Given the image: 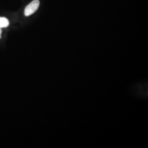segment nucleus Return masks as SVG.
I'll use <instances>...</instances> for the list:
<instances>
[{"label": "nucleus", "instance_id": "obj_1", "mask_svg": "<svg viewBox=\"0 0 148 148\" xmlns=\"http://www.w3.org/2000/svg\"><path fill=\"white\" fill-rule=\"evenodd\" d=\"M39 0H34L30 3L27 5L24 11L25 16H28L34 14L35 12L37 11L40 6Z\"/></svg>", "mask_w": 148, "mask_h": 148}, {"label": "nucleus", "instance_id": "obj_3", "mask_svg": "<svg viewBox=\"0 0 148 148\" xmlns=\"http://www.w3.org/2000/svg\"><path fill=\"white\" fill-rule=\"evenodd\" d=\"M1 34H2V30H1V28H0V38H1Z\"/></svg>", "mask_w": 148, "mask_h": 148}, {"label": "nucleus", "instance_id": "obj_2", "mask_svg": "<svg viewBox=\"0 0 148 148\" xmlns=\"http://www.w3.org/2000/svg\"><path fill=\"white\" fill-rule=\"evenodd\" d=\"M10 25L9 21L5 17H0V28L7 27Z\"/></svg>", "mask_w": 148, "mask_h": 148}]
</instances>
